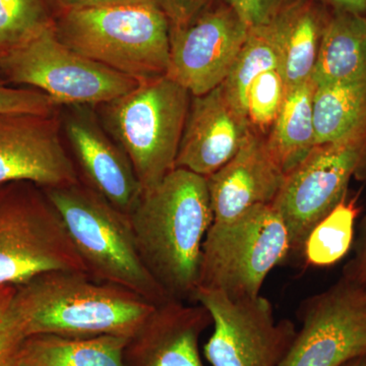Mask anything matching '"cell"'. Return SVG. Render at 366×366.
<instances>
[{
	"mask_svg": "<svg viewBox=\"0 0 366 366\" xmlns=\"http://www.w3.org/2000/svg\"><path fill=\"white\" fill-rule=\"evenodd\" d=\"M357 215L355 204L345 199L320 220L307 235L301 249L307 264L325 268L344 259L353 243Z\"/></svg>",
	"mask_w": 366,
	"mask_h": 366,
	"instance_id": "cb8c5ba5",
	"label": "cell"
},
{
	"mask_svg": "<svg viewBox=\"0 0 366 366\" xmlns=\"http://www.w3.org/2000/svg\"><path fill=\"white\" fill-rule=\"evenodd\" d=\"M312 79L317 86L366 79V16L330 9Z\"/></svg>",
	"mask_w": 366,
	"mask_h": 366,
	"instance_id": "d6986e66",
	"label": "cell"
},
{
	"mask_svg": "<svg viewBox=\"0 0 366 366\" xmlns=\"http://www.w3.org/2000/svg\"><path fill=\"white\" fill-rule=\"evenodd\" d=\"M285 173L269 153L266 137L250 132L240 150L207 177L213 222L232 220L259 204H273Z\"/></svg>",
	"mask_w": 366,
	"mask_h": 366,
	"instance_id": "e0dca14e",
	"label": "cell"
},
{
	"mask_svg": "<svg viewBox=\"0 0 366 366\" xmlns=\"http://www.w3.org/2000/svg\"><path fill=\"white\" fill-rule=\"evenodd\" d=\"M43 189L61 217L90 278L127 289L156 307L172 300L144 266L129 215L81 180Z\"/></svg>",
	"mask_w": 366,
	"mask_h": 366,
	"instance_id": "3957f363",
	"label": "cell"
},
{
	"mask_svg": "<svg viewBox=\"0 0 366 366\" xmlns=\"http://www.w3.org/2000/svg\"><path fill=\"white\" fill-rule=\"evenodd\" d=\"M129 218L153 278L171 300L194 302L204 240L214 221L207 178L175 168L144 190Z\"/></svg>",
	"mask_w": 366,
	"mask_h": 366,
	"instance_id": "6da1fadb",
	"label": "cell"
},
{
	"mask_svg": "<svg viewBox=\"0 0 366 366\" xmlns=\"http://www.w3.org/2000/svg\"><path fill=\"white\" fill-rule=\"evenodd\" d=\"M60 129L56 113L0 115V187L31 182L50 189L78 183V170Z\"/></svg>",
	"mask_w": 366,
	"mask_h": 366,
	"instance_id": "4fadbf2b",
	"label": "cell"
},
{
	"mask_svg": "<svg viewBox=\"0 0 366 366\" xmlns=\"http://www.w3.org/2000/svg\"><path fill=\"white\" fill-rule=\"evenodd\" d=\"M56 13L74 9H98V7L127 6V4H159L158 0H49Z\"/></svg>",
	"mask_w": 366,
	"mask_h": 366,
	"instance_id": "4dcf8cb0",
	"label": "cell"
},
{
	"mask_svg": "<svg viewBox=\"0 0 366 366\" xmlns=\"http://www.w3.org/2000/svg\"><path fill=\"white\" fill-rule=\"evenodd\" d=\"M211 324L199 303L170 300L159 305L129 339L125 366H204L199 339Z\"/></svg>",
	"mask_w": 366,
	"mask_h": 366,
	"instance_id": "2e32d148",
	"label": "cell"
},
{
	"mask_svg": "<svg viewBox=\"0 0 366 366\" xmlns=\"http://www.w3.org/2000/svg\"><path fill=\"white\" fill-rule=\"evenodd\" d=\"M66 107L62 125L79 180L129 215L144 192L131 161L106 132L92 106Z\"/></svg>",
	"mask_w": 366,
	"mask_h": 366,
	"instance_id": "5bb4252c",
	"label": "cell"
},
{
	"mask_svg": "<svg viewBox=\"0 0 366 366\" xmlns=\"http://www.w3.org/2000/svg\"><path fill=\"white\" fill-rule=\"evenodd\" d=\"M16 287H0V366H18L26 337L11 312Z\"/></svg>",
	"mask_w": 366,
	"mask_h": 366,
	"instance_id": "4316f807",
	"label": "cell"
},
{
	"mask_svg": "<svg viewBox=\"0 0 366 366\" xmlns=\"http://www.w3.org/2000/svg\"><path fill=\"white\" fill-rule=\"evenodd\" d=\"M278 66H282L281 47L273 21L267 25L249 28L242 51L223 83L243 113L245 94L252 79L262 71Z\"/></svg>",
	"mask_w": 366,
	"mask_h": 366,
	"instance_id": "603a6c76",
	"label": "cell"
},
{
	"mask_svg": "<svg viewBox=\"0 0 366 366\" xmlns=\"http://www.w3.org/2000/svg\"><path fill=\"white\" fill-rule=\"evenodd\" d=\"M0 72L11 83L42 92L59 106L105 104L139 84L64 44L54 24L1 53Z\"/></svg>",
	"mask_w": 366,
	"mask_h": 366,
	"instance_id": "ba28073f",
	"label": "cell"
},
{
	"mask_svg": "<svg viewBox=\"0 0 366 366\" xmlns=\"http://www.w3.org/2000/svg\"><path fill=\"white\" fill-rule=\"evenodd\" d=\"M315 89L317 85L310 79L288 91L267 134L269 153L285 175L317 146L314 124Z\"/></svg>",
	"mask_w": 366,
	"mask_h": 366,
	"instance_id": "44dd1931",
	"label": "cell"
},
{
	"mask_svg": "<svg viewBox=\"0 0 366 366\" xmlns=\"http://www.w3.org/2000/svg\"><path fill=\"white\" fill-rule=\"evenodd\" d=\"M192 95L167 74L100 106L101 124L131 161L143 190L175 169Z\"/></svg>",
	"mask_w": 366,
	"mask_h": 366,
	"instance_id": "5b68a950",
	"label": "cell"
},
{
	"mask_svg": "<svg viewBox=\"0 0 366 366\" xmlns=\"http://www.w3.org/2000/svg\"><path fill=\"white\" fill-rule=\"evenodd\" d=\"M54 24L49 0H0V54Z\"/></svg>",
	"mask_w": 366,
	"mask_h": 366,
	"instance_id": "d4e9b609",
	"label": "cell"
},
{
	"mask_svg": "<svg viewBox=\"0 0 366 366\" xmlns=\"http://www.w3.org/2000/svg\"><path fill=\"white\" fill-rule=\"evenodd\" d=\"M287 92L282 66L267 69L252 79L243 105L252 132L267 137Z\"/></svg>",
	"mask_w": 366,
	"mask_h": 366,
	"instance_id": "484cf974",
	"label": "cell"
},
{
	"mask_svg": "<svg viewBox=\"0 0 366 366\" xmlns=\"http://www.w3.org/2000/svg\"><path fill=\"white\" fill-rule=\"evenodd\" d=\"M194 302L208 310L214 325L204 347L213 366H279L297 332L291 320H276L272 303L262 295L234 300L199 288Z\"/></svg>",
	"mask_w": 366,
	"mask_h": 366,
	"instance_id": "9c48e42d",
	"label": "cell"
},
{
	"mask_svg": "<svg viewBox=\"0 0 366 366\" xmlns=\"http://www.w3.org/2000/svg\"><path fill=\"white\" fill-rule=\"evenodd\" d=\"M155 307L127 289L69 271L35 277L16 287L11 301L26 338L42 334L131 338Z\"/></svg>",
	"mask_w": 366,
	"mask_h": 366,
	"instance_id": "7a4b0ae2",
	"label": "cell"
},
{
	"mask_svg": "<svg viewBox=\"0 0 366 366\" xmlns=\"http://www.w3.org/2000/svg\"><path fill=\"white\" fill-rule=\"evenodd\" d=\"M59 105L42 92L32 88H11L0 84V115L13 113L50 115Z\"/></svg>",
	"mask_w": 366,
	"mask_h": 366,
	"instance_id": "83f0119b",
	"label": "cell"
},
{
	"mask_svg": "<svg viewBox=\"0 0 366 366\" xmlns=\"http://www.w3.org/2000/svg\"><path fill=\"white\" fill-rule=\"evenodd\" d=\"M314 124L317 146L366 137V79L317 86Z\"/></svg>",
	"mask_w": 366,
	"mask_h": 366,
	"instance_id": "7402d4cb",
	"label": "cell"
},
{
	"mask_svg": "<svg viewBox=\"0 0 366 366\" xmlns=\"http://www.w3.org/2000/svg\"><path fill=\"white\" fill-rule=\"evenodd\" d=\"M252 132L223 84L192 96L175 168L209 177L234 157Z\"/></svg>",
	"mask_w": 366,
	"mask_h": 366,
	"instance_id": "9a60e30c",
	"label": "cell"
},
{
	"mask_svg": "<svg viewBox=\"0 0 366 366\" xmlns=\"http://www.w3.org/2000/svg\"><path fill=\"white\" fill-rule=\"evenodd\" d=\"M366 163V137L315 146L285 175L273 206L290 240L291 252L302 249L315 226L346 199L354 174Z\"/></svg>",
	"mask_w": 366,
	"mask_h": 366,
	"instance_id": "30bf717a",
	"label": "cell"
},
{
	"mask_svg": "<svg viewBox=\"0 0 366 366\" xmlns=\"http://www.w3.org/2000/svg\"><path fill=\"white\" fill-rule=\"evenodd\" d=\"M249 28L267 25L287 0H223Z\"/></svg>",
	"mask_w": 366,
	"mask_h": 366,
	"instance_id": "f1b7e54d",
	"label": "cell"
},
{
	"mask_svg": "<svg viewBox=\"0 0 366 366\" xmlns=\"http://www.w3.org/2000/svg\"><path fill=\"white\" fill-rule=\"evenodd\" d=\"M54 271L86 273L59 212L34 183L0 187V287Z\"/></svg>",
	"mask_w": 366,
	"mask_h": 366,
	"instance_id": "8992f818",
	"label": "cell"
},
{
	"mask_svg": "<svg viewBox=\"0 0 366 366\" xmlns=\"http://www.w3.org/2000/svg\"><path fill=\"white\" fill-rule=\"evenodd\" d=\"M343 276L366 286V213L361 226L360 240L356 245L355 255L347 264Z\"/></svg>",
	"mask_w": 366,
	"mask_h": 366,
	"instance_id": "1f68e13d",
	"label": "cell"
},
{
	"mask_svg": "<svg viewBox=\"0 0 366 366\" xmlns=\"http://www.w3.org/2000/svg\"><path fill=\"white\" fill-rule=\"evenodd\" d=\"M333 11H347L366 16V0H320Z\"/></svg>",
	"mask_w": 366,
	"mask_h": 366,
	"instance_id": "d6a6232c",
	"label": "cell"
},
{
	"mask_svg": "<svg viewBox=\"0 0 366 366\" xmlns=\"http://www.w3.org/2000/svg\"><path fill=\"white\" fill-rule=\"evenodd\" d=\"M129 339L117 335H33L21 346L18 365L125 366L124 349Z\"/></svg>",
	"mask_w": 366,
	"mask_h": 366,
	"instance_id": "ffe728a7",
	"label": "cell"
},
{
	"mask_svg": "<svg viewBox=\"0 0 366 366\" xmlns=\"http://www.w3.org/2000/svg\"><path fill=\"white\" fill-rule=\"evenodd\" d=\"M300 312L302 327L279 366H342L366 354V286L343 276Z\"/></svg>",
	"mask_w": 366,
	"mask_h": 366,
	"instance_id": "8fae6325",
	"label": "cell"
},
{
	"mask_svg": "<svg viewBox=\"0 0 366 366\" xmlns=\"http://www.w3.org/2000/svg\"><path fill=\"white\" fill-rule=\"evenodd\" d=\"M167 16L170 30L182 28L203 11L209 0H158Z\"/></svg>",
	"mask_w": 366,
	"mask_h": 366,
	"instance_id": "f546056e",
	"label": "cell"
},
{
	"mask_svg": "<svg viewBox=\"0 0 366 366\" xmlns=\"http://www.w3.org/2000/svg\"><path fill=\"white\" fill-rule=\"evenodd\" d=\"M54 29L71 49L137 81L167 74L170 24L159 4L61 11Z\"/></svg>",
	"mask_w": 366,
	"mask_h": 366,
	"instance_id": "277c9868",
	"label": "cell"
},
{
	"mask_svg": "<svg viewBox=\"0 0 366 366\" xmlns=\"http://www.w3.org/2000/svg\"><path fill=\"white\" fill-rule=\"evenodd\" d=\"M18 366H20V365H18Z\"/></svg>",
	"mask_w": 366,
	"mask_h": 366,
	"instance_id": "e575fe53",
	"label": "cell"
},
{
	"mask_svg": "<svg viewBox=\"0 0 366 366\" xmlns=\"http://www.w3.org/2000/svg\"><path fill=\"white\" fill-rule=\"evenodd\" d=\"M329 14L320 0H287L274 16L287 91L312 79Z\"/></svg>",
	"mask_w": 366,
	"mask_h": 366,
	"instance_id": "ac0fdd59",
	"label": "cell"
},
{
	"mask_svg": "<svg viewBox=\"0 0 366 366\" xmlns=\"http://www.w3.org/2000/svg\"><path fill=\"white\" fill-rule=\"evenodd\" d=\"M342 366H366V354L353 358V360H349L348 362Z\"/></svg>",
	"mask_w": 366,
	"mask_h": 366,
	"instance_id": "836d02e7",
	"label": "cell"
},
{
	"mask_svg": "<svg viewBox=\"0 0 366 366\" xmlns=\"http://www.w3.org/2000/svg\"><path fill=\"white\" fill-rule=\"evenodd\" d=\"M290 252L287 228L273 204L213 222L204 240L199 288L234 300L257 297L269 272Z\"/></svg>",
	"mask_w": 366,
	"mask_h": 366,
	"instance_id": "52a82bcc",
	"label": "cell"
},
{
	"mask_svg": "<svg viewBox=\"0 0 366 366\" xmlns=\"http://www.w3.org/2000/svg\"><path fill=\"white\" fill-rule=\"evenodd\" d=\"M249 26L223 0H209L196 18L170 30L167 76L201 96L227 79Z\"/></svg>",
	"mask_w": 366,
	"mask_h": 366,
	"instance_id": "7c38bea8",
	"label": "cell"
}]
</instances>
